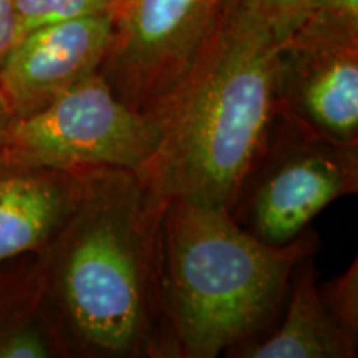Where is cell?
Returning <instances> with one entry per match:
<instances>
[{"instance_id":"obj_12","label":"cell","mask_w":358,"mask_h":358,"mask_svg":"<svg viewBox=\"0 0 358 358\" xmlns=\"http://www.w3.org/2000/svg\"><path fill=\"white\" fill-rule=\"evenodd\" d=\"M294 35L358 38V0H312L306 19Z\"/></svg>"},{"instance_id":"obj_2","label":"cell","mask_w":358,"mask_h":358,"mask_svg":"<svg viewBox=\"0 0 358 358\" xmlns=\"http://www.w3.org/2000/svg\"><path fill=\"white\" fill-rule=\"evenodd\" d=\"M163 206L133 169H82L58 229L57 289L87 355L168 357L158 287Z\"/></svg>"},{"instance_id":"obj_7","label":"cell","mask_w":358,"mask_h":358,"mask_svg":"<svg viewBox=\"0 0 358 358\" xmlns=\"http://www.w3.org/2000/svg\"><path fill=\"white\" fill-rule=\"evenodd\" d=\"M279 115L308 134L358 145V38L294 35L279 45Z\"/></svg>"},{"instance_id":"obj_4","label":"cell","mask_w":358,"mask_h":358,"mask_svg":"<svg viewBox=\"0 0 358 358\" xmlns=\"http://www.w3.org/2000/svg\"><path fill=\"white\" fill-rule=\"evenodd\" d=\"M161 124L111 90L101 71L34 113L0 123V163L7 169L124 168L141 171L159 145Z\"/></svg>"},{"instance_id":"obj_15","label":"cell","mask_w":358,"mask_h":358,"mask_svg":"<svg viewBox=\"0 0 358 358\" xmlns=\"http://www.w3.org/2000/svg\"><path fill=\"white\" fill-rule=\"evenodd\" d=\"M50 355L48 340L32 325L0 332V358H45Z\"/></svg>"},{"instance_id":"obj_5","label":"cell","mask_w":358,"mask_h":358,"mask_svg":"<svg viewBox=\"0 0 358 358\" xmlns=\"http://www.w3.org/2000/svg\"><path fill=\"white\" fill-rule=\"evenodd\" d=\"M358 189V145L308 134L279 115L232 217L267 244L297 239L313 217Z\"/></svg>"},{"instance_id":"obj_6","label":"cell","mask_w":358,"mask_h":358,"mask_svg":"<svg viewBox=\"0 0 358 358\" xmlns=\"http://www.w3.org/2000/svg\"><path fill=\"white\" fill-rule=\"evenodd\" d=\"M227 0H111L100 71L123 103L155 115L211 35Z\"/></svg>"},{"instance_id":"obj_11","label":"cell","mask_w":358,"mask_h":358,"mask_svg":"<svg viewBox=\"0 0 358 358\" xmlns=\"http://www.w3.org/2000/svg\"><path fill=\"white\" fill-rule=\"evenodd\" d=\"M110 7L111 0H15L17 40L38 27L108 13Z\"/></svg>"},{"instance_id":"obj_16","label":"cell","mask_w":358,"mask_h":358,"mask_svg":"<svg viewBox=\"0 0 358 358\" xmlns=\"http://www.w3.org/2000/svg\"><path fill=\"white\" fill-rule=\"evenodd\" d=\"M17 40L15 0H0V65Z\"/></svg>"},{"instance_id":"obj_1","label":"cell","mask_w":358,"mask_h":358,"mask_svg":"<svg viewBox=\"0 0 358 358\" xmlns=\"http://www.w3.org/2000/svg\"><path fill=\"white\" fill-rule=\"evenodd\" d=\"M279 43L239 0L155 116L161 138L140 174L159 203L186 199L232 213L277 116Z\"/></svg>"},{"instance_id":"obj_17","label":"cell","mask_w":358,"mask_h":358,"mask_svg":"<svg viewBox=\"0 0 358 358\" xmlns=\"http://www.w3.org/2000/svg\"><path fill=\"white\" fill-rule=\"evenodd\" d=\"M6 118H7V115H6V113H3L2 106H0V123H2V122H3V120H6Z\"/></svg>"},{"instance_id":"obj_9","label":"cell","mask_w":358,"mask_h":358,"mask_svg":"<svg viewBox=\"0 0 358 358\" xmlns=\"http://www.w3.org/2000/svg\"><path fill=\"white\" fill-rule=\"evenodd\" d=\"M78 171L7 169L0 173V264L47 244L80 191Z\"/></svg>"},{"instance_id":"obj_13","label":"cell","mask_w":358,"mask_h":358,"mask_svg":"<svg viewBox=\"0 0 358 358\" xmlns=\"http://www.w3.org/2000/svg\"><path fill=\"white\" fill-rule=\"evenodd\" d=\"M239 2L266 27L279 45L297 32L312 6V0H239Z\"/></svg>"},{"instance_id":"obj_3","label":"cell","mask_w":358,"mask_h":358,"mask_svg":"<svg viewBox=\"0 0 358 358\" xmlns=\"http://www.w3.org/2000/svg\"><path fill=\"white\" fill-rule=\"evenodd\" d=\"M315 249L310 232L267 244L227 209L164 203L158 287L168 357L214 358L250 342L279 310L295 266Z\"/></svg>"},{"instance_id":"obj_10","label":"cell","mask_w":358,"mask_h":358,"mask_svg":"<svg viewBox=\"0 0 358 358\" xmlns=\"http://www.w3.org/2000/svg\"><path fill=\"white\" fill-rule=\"evenodd\" d=\"M312 254L295 266L282 324L264 340H250L229 355L249 358H352L357 335L347 332L325 307L315 284Z\"/></svg>"},{"instance_id":"obj_8","label":"cell","mask_w":358,"mask_h":358,"mask_svg":"<svg viewBox=\"0 0 358 358\" xmlns=\"http://www.w3.org/2000/svg\"><path fill=\"white\" fill-rule=\"evenodd\" d=\"M111 42V17L98 13L30 30L0 65V106L7 118L34 113L100 71Z\"/></svg>"},{"instance_id":"obj_14","label":"cell","mask_w":358,"mask_h":358,"mask_svg":"<svg viewBox=\"0 0 358 358\" xmlns=\"http://www.w3.org/2000/svg\"><path fill=\"white\" fill-rule=\"evenodd\" d=\"M325 307L340 327L358 337V272L357 261L342 275L319 287Z\"/></svg>"}]
</instances>
